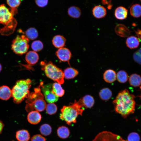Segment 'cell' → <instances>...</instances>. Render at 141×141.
<instances>
[{"label":"cell","instance_id":"cell-1","mask_svg":"<svg viewBox=\"0 0 141 141\" xmlns=\"http://www.w3.org/2000/svg\"><path fill=\"white\" fill-rule=\"evenodd\" d=\"M135 96L126 89L120 91L113 101L116 112L126 118L134 111Z\"/></svg>","mask_w":141,"mask_h":141},{"label":"cell","instance_id":"cell-21","mask_svg":"<svg viewBox=\"0 0 141 141\" xmlns=\"http://www.w3.org/2000/svg\"><path fill=\"white\" fill-rule=\"evenodd\" d=\"M139 42L138 39L136 37L131 36L128 37L126 41L127 46L131 49L136 48L139 45Z\"/></svg>","mask_w":141,"mask_h":141},{"label":"cell","instance_id":"cell-29","mask_svg":"<svg viewBox=\"0 0 141 141\" xmlns=\"http://www.w3.org/2000/svg\"><path fill=\"white\" fill-rule=\"evenodd\" d=\"M25 34L27 37L31 40H33L37 38L38 35V31L33 27H31L27 29Z\"/></svg>","mask_w":141,"mask_h":141},{"label":"cell","instance_id":"cell-20","mask_svg":"<svg viewBox=\"0 0 141 141\" xmlns=\"http://www.w3.org/2000/svg\"><path fill=\"white\" fill-rule=\"evenodd\" d=\"M63 73L64 78L67 79H70L74 78L78 75L79 72L75 69L69 67L64 69Z\"/></svg>","mask_w":141,"mask_h":141},{"label":"cell","instance_id":"cell-3","mask_svg":"<svg viewBox=\"0 0 141 141\" xmlns=\"http://www.w3.org/2000/svg\"><path fill=\"white\" fill-rule=\"evenodd\" d=\"M85 109L78 101L75 100L74 103L68 106H64L61 109L60 117L68 125L76 122V119L79 115H82Z\"/></svg>","mask_w":141,"mask_h":141},{"label":"cell","instance_id":"cell-13","mask_svg":"<svg viewBox=\"0 0 141 141\" xmlns=\"http://www.w3.org/2000/svg\"><path fill=\"white\" fill-rule=\"evenodd\" d=\"M25 59L28 64L33 65L36 64L38 62L39 56L36 52L34 51H30L26 54Z\"/></svg>","mask_w":141,"mask_h":141},{"label":"cell","instance_id":"cell-8","mask_svg":"<svg viewBox=\"0 0 141 141\" xmlns=\"http://www.w3.org/2000/svg\"><path fill=\"white\" fill-rule=\"evenodd\" d=\"M40 87L44 94L46 101L49 103H53L57 102L58 97L52 91V85L51 84L43 85L42 82L40 83Z\"/></svg>","mask_w":141,"mask_h":141},{"label":"cell","instance_id":"cell-32","mask_svg":"<svg viewBox=\"0 0 141 141\" xmlns=\"http://www.w3.org/2000/svg\"><path fill=\"white\" fill-rule=\"evenodd\" d=\"M31 48L33 51L36 52L41 51L43 48V43L39 40H36L32 42L31 44Z\"/></svg>","mask_w":141,"mask_h":141},{"label":"cell","instance_id":"cell-26","mask_svg":"<svg viewBox=\"0 0 141 141\" xmlns=\"http://www.w3.org/2000/svg\"><path fill=\"white\" fill-rule=\"evenodd\" d=\"M115 32L118 35L124 37L127 36L128 34L127 28L124 25L121 24L117 25L115 29Z\"/></svg>","mask_w":141,"mask_h":141},{"label":"cell","instance_id":"cell-14","mask_svg":"<svg viewBox=\"0 0 141 141\" xmlns=\"http://www.w3.org/2000/svg\"><path fill=\"white\" fill-rule=\"evenodd\" d=\"M106 10L103 6L97 5L92 9V13L95 17L97 19H101L104 17L106 14Z\"/></svg>","mask_w":141,"mask_h":141},{"label":"cell","instance_id":"cell-17","mask_svg":"<svg viewBox=\"0 0 141 141\" xmlns=\"http://www.w3.org/2000/svg\"><path fill=\"white\" fill-rule=\"evenodd\" d=\"M11 96V90L8 86L3 85L0 87V99L4 100L9 99Z\"/></svg>","mask_w":141,"mask_h":141},{"label":"cell","instance_id":"cell-7","mask_svg":"<svg viewBox=\"0 0 141 141\" xmlns=\"http://www.w3.org/2000/svg\"><path fill=\"white\" fill-rule=\"evenodd\" d=\"M29 39L25 35H18L12 41L11 48L16 54L22 55L26 53L29 48Z\"/></svg>","mask_w":141,"mask_h":141},{"label":"cell","instance_id":"cell-38","mask_svg":"<svg viewBox=\"0 0 141 141\" xmlns=\"http://www.w3.org/2000/svg\"><path fill=\"white\" fill-rule=\"evenodd\" d=\"M31 141H46V140L45 138L42 135L37 134L32 137Z\"/></svg>","mask_w":141,"mask_h":141},{"label":"cell","instance_id":"cell-28","mask_svg":"<svg viewBox=\"0 0 141 141\" xmlns=\"http://www.w3.org/2000/svg\"><path fill=\"white\" fill-rule=\"evenodd\" d=\"M130 14L134 17L138 18L141 16V5L138 4L133 5L130 9Z\"/></svg>","mask_w":141,"mask_h":141},{"label":"cell","instance_id":"cell-30","mask_svg":"<svg viewBox=\"0 0 141 141\" xmlns=\"http://www.w3.org/2000/svg\"><path fill=\"white\" fill-rule=\"evenodd\" d=\"M128 74L125 71L120 70L116 74V78L120 83H124L126 82L128 80Z\"/></svg>","mask_w":141,"mask_h":141},{"label":"cell","instance_id":"cell-37","mask_svg":"<svg viewBox=\"0 0 141 141\" xmlns=\"http://www.w3.org/2000/svg\"><path fill=\"white\" fill-rule=\"evenodd\" d=\"M36 4L40 7H44L48 4V0H35Z\"/></svg>","mask_w":141,"mask_h":141},{"label":"cell","instance_id":"cell-27","mask_svg":"<svg viewBox=\"0 0 141 141\" xmlns=\"http://www.w3.org/2000/svg\"><path fill=\"white\" fill-rule=\"evenodd\" d=\"M52 91L58 97H62L64 93V91L62 88L61 84L57 82L52 84Z\"/></svg>","mask_w":141,"mask_h":141},{"label":"cell","instance_id":"cell-6","mask_svg":"<svg viewBox=\"0 0 141 141\" xmlns=\"http://www.w3.org/2000/svg\"><path fill=\"white\" fill-rule=\"evenodd\" d=\"M42 69L48 78L61 84L64 82V75L61 69L51 61H42L40 63Z\"/></svg>","mask_w":141,"mask_h":141},{"label":"cell","instance_id":"cell-12","mask_svg":"<svg viewBox=\"0 0 141 141\" xmlns=\"http://www.w3.org/2000/svg\"><path fill=\"white\" fill-rule=\"evenodd\" d=\"M42 119L41 115L38 111L33 110L30 112L27 115V119L31 124L36 125Z\"/></svg>","mask_w":141,"mask_h":141},{"label":"cell","instance_id":"cell-16","mask_svg":"<svg viewBox=\"0 0 141 141\" xmlns=\"http://www.w3.org/2000/svg\"><path fill=\"white\" fill-rule=\"evenodd\" d=\"M66 42V38L63 36L56 35L53 38L52 42L53 45L57 48L63 47L65 45Z\"/></svg>","mask_w":141,"mask_h":141},{"label":"cell","instance_id":"cell-4","mask_svg":"<svg viewBox=\"0 0 141 141\" xmlns=\"http://www.w3.org/2000/svg\"><path fill=\"white\" fill-rule=\"evenodd\" d=\"M44 96L41 92L40 85L35 88L34 91L30 93L26 101V110L30 112L35 109L38 112L43 111L46 108V103L44 99Z\"/></svg>","mask_w":141,"mask_h":141},{"label":"cell","instance_id":"cell-31","mask_svg":"<svg viewBox=\"0 0 141 141\" xmlns=\"http://www.w3.org/2000/svg\"><path fill=\"white\" fill-rule=\"evenodd\" d=\"M41 133L44 136H48L52 132V128L50 125L45 124L41 125L39 129Z\"/></svg>","mask_w":141,"mask_h":141},{"label":"cell","instance_id":"cell-36","mask_svg":"<svg viewBox=\"0 0 141 141\" xmlns=\"http://www.w3.org/2000/svg\"><path fill=\"white\" fill-rule=\"evenodd\" d=\"M133 58L136 62L141 64V49H139L134 53Z\"/></svg>","mask_w":141,"mask_h":141},{"label":"cell","instance_id":"cell-42","mask_svg":"<svg viewBox=\"0 0 141 141\" xmlns=\"http://www.w3.org/2000/svg\"><path fill=\"white\" fill-rule=\"evenodd\" d=\"M128 141L127 140H123V139H122L121 140H119V141Z\"/></svg>","mask_w":141,"mask_h":141},{"label":"cell","instance_id":"cell-11","mask_svg":"<svg viewBox=\"0 0 141 141\" xmlns=\"http://www.w3.org/2000/svg\"><path fill=\"white\" fill-rule=\"evenodd\" d=\"M78 101L85 108H92L95 102L93 97L89 95H85L80 99Z\"/></svg>","mask_w":141,"mask_h":141},{"label":"cell","instance_id":"cell-15","mask_svg":"<svg viewBox=\"0 0 141 141\" xmlns=\"http://www.w3.org/2000/svg\"><path fill=\"white\" fill-rule=\"evenodd\" d=\"M103 79L107 83H111L114 82L116 78V72L111 69H108L104 72L103 75Z\"/></svg>","mask_w":141,"mask_h":141},{"label":"cell","instance_id":"cell-39","mask_svg":"<svg viewBox=\"0 0 141 141\" xmlns=\"http://www.w3.org/2000/svg\"><path fill=\"white\" fill-rule=\"evenodd\" d=\"M4 125L3 122L0 120V134H1Z\"/></svg>","mask_w":141,"mask_h":141},{"label":"cell","instance_id":"cell-35","mask_svg":"<svg viewBox=\"0 0 141 141\" xmlns=\"http://www.w3.org/2000/svg\"><path fill=\"white\" fill-rule=\"evenodd\" d=\"M140 139L139 136L136 132L130 133L127 137L128 141H140Z\"/></svg>","mask_w":141,"mask_h":141},{"label":"cell","instance_id":"cell-43","mask_svg":"<svg viewBox=\"0 0 141 141\" xmlns=\"http://www.w3.org/2000/svg\"><path fill=\"white\" fill-rule=\"evenodd\" d=\"M140 89H141V86H140Z\"/></svg>","mask_w":141,"mask_h":141},{"label":"cell","instance_id":"cell-10","mask_svg":"<svg viewBox=\"0 0 141 141\" xmlns=\"http://www.w3.org/2000/svg\"><path fill=\"white\" fill-rule=\"evenodd\" d=\"M55 54L57 57L61 61L67 62L70 65L69 61L71 58L72 54L68 49L63 47L60 48L57 51Z\"/></svg>","mask_w":141,"mask_h":141},{"label":"cell","instance_id":"cell-2","mask_svg":"<svg viewBox=\"0 0 141 141\" xmlns=\"http://www.w3.org/2000/svg\"><path fill=\"white\" fill-rule=\"evenodd\" d=\"M10 10L3 4L0 5V24L4 25L0 32L3 35L8 36L14 31L17 22Z\"/></svg>","mask_w":141,"mask_h":141},{"label":"cell","instance_id":"cell-25","mask_svg":"<svg viewBox=\"0 0 141 141\" xmlns=\"http://www.w3.org/2000/svg\"><path fill=\"white\" fill-rule=\"evenodd\" d=\"M112 95L111 91L108 88L102 89L99 92V96L100 98L104 101H107L110 99Z\"/></svg>","mask_w":141,"mask_h":141},{"label":"cell","instance_id":"cell-19","mask_svg":"<svg viewBox=\"0 0 141 141\" xmlns=\"http://www.w3.org/2000/svg\"><path fill=\"white\" fill-rule=\"evenodd\" d=\"M16 137L19 141H28L30 138V136L27 130H21L16 132Z\"/></svg>","mask_w":141,"mask_h":141},{"label":"cell","instance_id":"cell-40","mask_svg":"<svg viewBox=\"0 0 141 141\" xmlns=\"http://www.w3.org/2000/svg\"><path fill=\"white\" fill-rule=\"evenodd\" d=\"M102 3L104 4H108L109 3L107 0H102Z\"/></svg>","mask_w":141,"mask_h":141},{"label":"cell","instance_id":"cell-23","mask_svg":"<svg viewBox=\"0 0 141 141\" xmlns=\"http://www.w3.org/2000/svg\"><path fill=\"white\" fill-rule=\"evenodd\" d=\"M129 81L131 86L134 87H138L141 84V77L137 74H133L130 76Z\"/></svg>","mask_w":141,"mask_h":141},{"label":"cell","instance_id":"cell-9","mask_svg":"<svg viewBox=\"0 0 141 141\" xmlns=\"http://www.w3.org/2000/svg\"><path fill=\"white\" fill-rule=\"evenodd\" d=\"M122 139L119 135L105 131L99 133L92 141H118Z\"/></svg>","mask_w":141,"mask_h":141},{"label":"cell","instance_id":"cell-18","mask_svg":"<svg viewBox=\"0 0 141 141\" xmlns=\"http://www.w3.org/2000/svg\"><path fill=\"white\" fill-rule=\"evenodd\" d=\"M128 10L124 7H118L115 9L114 15L116 18L119 20H123L127 17Z\"/></svg>","mask_w":141,"mask_h":141},{"label":"cell","instance_id":"cell-5","mask_svg":"<svg viewBox=\"0 0 141 141\" xmlns=\"http://www.w3.org/2000/svg\"><path fill=\"white\" fill-rule=\"evenodd\" d=\"M31 83V80L28 79L17 81L11 90V96L15 103H19L25 98L29 97Z\"/></svg>","mask_w":141,"mask_h":141},{"label":"cell","instance_id":"cell-45","mask_svg":"<svg viewBox=\"0 0 141 141\" xmlns=\"http://www.w3.org/2000/svg\"><path fill=\"white\" fill-rule=\"evenodd\" d=\"M141 1V0H140Z\"/></svg>","mask_w":141,"mask_h":141},{"label":"cell","instance_id":"cell-24","mask_svg":"<svg viewBox=\"0 0 141 141\" xmlns=\"http://www.w3.org/2000/svg\"><path fill=\"white\" fill-rule=\"evenodd\" d=\"M57 134L58 137L62 139L67 138L70 134V131L68 127L62 126L59 127L57 130Z\"/></svg>","mask_w":141,"mask_h":141},{"label":"cell","instance_id":"cell-41","mask_svg":"<svg viewBox=\"0 0 141 141\" xmlns=\"http://www.w3.org/2000/svg\"><path fill=\"white\" fill-rule=\"evenodd\" d=\"M2 65L0 63V72H1V70H2Z\"/></svg>","mask_w":141,"mask_h":141},{"label":"cell","instance_id":"cell-44","mask_svg":"<svg viewBox=\"0 0 141 141\" xmlns=\"http://www.w3.org/2000/svg\"></svg>","mask_w":141,"mask_h":141},{"label":"cell","instance_id":"cell-34","mask_svg":"<svg viewBox=\"0 0 141 141\" xmlns=\"http://www.w3.org/2000/svg\"><path fill=\"white\" fill-rule=\"evenodd\" d=\"M21 0H7V4L11 9H17L21 3Z\"/></svg>","mask_w":141,"mask_h":141},{"label":"cell","instance_id":"cell-22","mask_svg":"<svg viewBox=\"0 0 141 141\" xmlns=\"http://www.w3.org/2000/svg\"><path fill=\"white\" fill-rule=\"evenodd\" d=\"M67 13L69 16L74 18H79L81 14L80 9L74 6L70 7L68 9Z\"/></svg>","mask_w":141,"mask_h":141},{"label":"cell","instance_id":"cell-33","mask_svg":"<svg viewBox=\"0 0 141 141\" xmlns=\"http://www.w3.org/2000/svg\"><path fill=\"white\" fill-rule=\"evenodd\" d=\"M46 111L47 113L50 115L55 114L57 110L56 105L53 103H49L46 105Z\"/></svg>","mask_w":141,"mask_h":141}]
</instances>
